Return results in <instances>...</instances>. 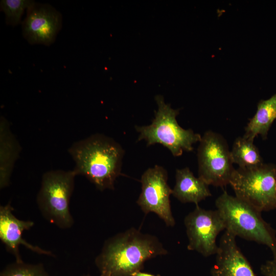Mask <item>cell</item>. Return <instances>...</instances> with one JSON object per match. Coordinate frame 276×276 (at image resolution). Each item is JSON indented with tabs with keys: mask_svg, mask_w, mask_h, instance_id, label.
Instances as JSON below:
<instances>
[{
	"mask_svg": "<svg viewBox=\"0 0 276 276\" xmlns=\"http://www.w3.org/2000/svg\"><path fill=\"white\" fill-rule=\"evenodd\" d=\"M168 252L157 237L131 228L106 240L95 264L104 276H133L146 261Z\"/></svg>",
	"mask_w": 276,
	"mask_h": 276,
	"instance_id": "cell-1",
	"label": "cell"
},
{
	"mask_svg": "<svg viewBox=\"0 0 276 276\" xmlns=\"http://www.w3.org/2000/svg\"><path fill=\"white\" fill-rule=\"evenodd\" d=\"M68 152L75 163L73 170L77 175L84 176L100 191L114 189L125 153L119 143L95 133L74 143Z\"/></svg>",
	"mask_w": 276,
	"mask_h": 276,
	"instance_id": "cell-2",
	"label": "cell"
},
{
	"mask_svg": "<svg viewBox=\"0 0 276 276\" xmlns=\"http://www.w3.org/2000/svg\"><path fill=\"white\" fill-rule=\"evenodd\" d=\"M215 205L225 230L236 237L267 246L276 258V231L263 219L260 211L225 191L217 198Z\"/></svg>",
	"mask_w": 276,
	"mask_h": 276,
	"instance_id": "cell-3",
	"label": "cell"
},
{
	"mask_svg": "<svg viewBox=\"0 0 276 276\" xmlns=\"http://www.w3.org/2000/svg\"><path fill=\"white\" fill-rule=\"evenodd\" d=\"M158 109L152 123L146 126H135L139 133L137 141L145 140L147 146L162 144L168 148L174 156H179L184 151L193 150V144L201 139L200 134L191 129H185L178 124L176 117L179 109L172 108L167 104L162 96L155 98Z\"/></svg>",
	"mask_w": 276,
	"mask_h": 276,
	"instance_id": "cell-4",
	"label": "cell"
},
{
	"mask_svg": "<svg viewBox=\"0 0 276 276\" xmlns=\"http://www.w3.org/2000/svg\"><path fill=\"white\" fill-rule=\"evenodd\" d=\"M76 174L73 170H56L45 172L36 202L43 217L61 229H68L74 220L70 210Z\"/></svg>",
	"mask_w": 276,
	"mask_h": 276,
	"instance_id": "cell-5",
	"label": "cell"
},
{
	"mask_svg": "<svg viewBox=\"0 0 276 276\" xmlns=\"http://www.w3.org/2000/svg\"><path fill=\"white\" fill-rule=\"evenodd\" d=\"M229 185L235 196L262 212L276 210V165L235 169Z\"/></svg>",
	"mask_w": 276,
	"mask_h": 276,
	"instance_id": "cell-6",
	"label": "cell"
},
{
	"mask_svg": "<svg viewBox=\"0 0 276 276\" xmlns=\"http://www.w3.org/2000/svg\"><path fill=\"white\" fill-rule=\"evenodd\" d=\"M197 159L198 177L208 186L223 187L229 185L235 169L231 151L221 135L206 131L199 142Z\"/></svg>",
	"mask_w": 276,
	"mask_h": 276,
	"instance_id": "cell-7",
	"label": "cell"
},
{
	"mask_svg": "<svg viewBox=\"0 0 276 276\" xmlns=\"http://www.w3.org/2000/svg\"><path fill=\"white\" fill-rule=\"evenodd\" d=\"M168 173L162 166L155 165L147 169L141 178V193L136 203L147 214L155 213L168 226L175 224L170 203L172 189L168 184Z\"/></svg>",
	"mask_w": 276,
	"mask_h": 276,
	"instance_id": "cell-8",
	"label": "cell"
},
{
	"mask_svg": "<svg viewBox=\"0 0 276 276\" xmlns=\"http://www.w3.org/2000/svg\"><path fill=\"white\" fill-rule=\"evenodd\" d=\"M189 243L188 249L196 251L205 257L216 255L218 245L216 238L225 230V225L219 212L206 210L196 205L195 209L185 217Z\"/></svg>",
	"mask_w": 276,
	"mask_h": 276,
	"instance_id": "cell-9",
	"label": "cell"
},
{
	"mask_svg": "<svg viewBox=\"0 0 276 276\" xmlns=\"http://www.w3.org/2000/svg\"><path fill=\"white\" fill-rule=\"evenodd\" d=\"M62 26V16L52 6L34 2L22 22V35L31 44L49 46L55 40Z\"/></svg>",
	"mask_w": 276,
	"mask_h": 276,
	"instance_id": "cell-10",
	"label": "cell"
},
{
	"mask_svg": "<svg viewBox=\"0 0 276 276\" xmlns=\"http://www.w3.org/2000/svg\"><path fill=\"white\" fill-rule=\"evenodd\" d=\"M13 211L10 202L0 206V239L6 250L13 255L16 261H22L19 249L20 245L39 255L54 256L51 251L33 245L24 239V232L30 229L34 223L18 219L13 214Z\"/></svg>",
	"mask_w": 276,
	"mask_h": 276,
	"instance_id": "cell-11",
	"label": "cell"
},
{
	"mask_svg": "<svg viewBox=\"0 0 276 276\" xmlns=\"http://www.w3.org/2000/svg\"><path fill=\"white\" fill-rule=\"evenodd\" d=\"M236 236L225 230L220 238L212 276H256L236 241Z\"/></svg>",
	"mask_w": 276,
	"mask_h": 276,
	"instance_id": "cell-12",
	"label": "cell"
},
{
	"mask_svg": "<svg viewBox=\"0 0 276 276\" xmlns=\"http://www.w3.org/2000/svg\"><path fill=\"white\" fill-rule=\"evenodd\" d=\"M21 151L20 145L4 117L0 119V188L7 187L15 163Z\"/></svg>",
	"mask_w": 276,
	"mask_h": 276,
	"instance_id": "cell-13",
	"label": "cell"
},
{
	"mask_svg": "<svg viewBox=\"0 0 276 276\" xmlns=\"http://www.w3.org/2000/svg\"><path fill=\"white\" fill-rule=\"evenodd\" d=\"M208 186L198 177H196L188 167H185L176 170L172 195L182 203L192 202L198 205L212 195Z\"/></svg>",
	"mask_w": 276,
	"mask_h": 276,
	"instance_id": "cell-14",
	"label": "cell"
},
{
	"mask_svg": "<svg viewBox=\"0 0 276 276\" xmlns=\"http://www.w3.org/2000/svg\"><path fill=\"white\" fill-rule=\"evenodd\" d=\"M276 119V94L267 100H260L257 109L245 128L244 137L254 141L260 135L263 140L267 137L268 131Z\"/></svg>",
	"mask_w": 276,
	"mask_h": 276,
	"instance_id": "cell-15",
	"label": "cell"
},
{
	"mask_svg": "<svg viewBox=\"0 0 276 276\" xmlns=\"http://www.w3.org/2000/svg\"><path fill=\"white\" fill-rule=\"evenodd\" d=\"M231 156L233 164H237L239 168L254 167L264 163L254 141L243 136L235 140Z\"/></svg>",
	"mask_w": 276,
	"mask_h": 276,
	"instance_id": "cell-16",
	"label": "cell"
},
{
	"mask_svg": "<svg viewBox=\"0 0 276 276\" xmlns=\"http://www.w3.org/2000/svg\"><path fill=\"white\" fill-rule=\"evenodd\" d=\"M0 276H50L41 263L35 264L16 261L7 265Z\"/></svg>",
	"mask_w": 276,
	"mask_h": 276,
	"instance_id": "cell-17",
	"label": "cell"
},
{
	"mask_svg": "<svg viewBox=\"0 0 276 276\" xmlns=\"http://www.w3.org/2000/svg\"><path fill=\"white\" fill-rule=\"evenodd\" d=\"M34 1L30 0H3L1 10L4 12L7 24L15 26L20 22L25 9H28Z\"/></svg>",
	"mask_w": 276,
	"mask_h": 276,
	"instance_id": "cell-18",
	"label": "cell"
},
{
	"mask_svg": "<svg viewBox=\"0 0 276 276\" xmlns=\"http://www.w3.org/2000/svg\"><path fill=\"white\" fill-rule=\"evenodd\" d=\"M260 271L263 276H276V258L261 265Z\"/></svg>",
	"mask_w": 276,
	"mask_h": 276,
	"instance_id": "cell-19",
	"label": "cell"
},
{
	"mask_svg": "<svg viewBox=\"0 0 276 276\" xmlns=\"http://www.w3.org/2000/svg\"><path fill=\"white\" fill-rule=\"evenodd\" d=\"M133 276H160L159 275H154L151 273H147L142 272V271H140L138 272H136Z\"/></svg>",
	"mask_w": 276,
	"mask_h": 276,
	"instance_id": "cell-20",
	"label": "cell"
},
{
	"mask_svg": "<svg viewBox=\"0 0 276 276\" xmlns=\"http://www.w3.org/2000/svg\"><path fill=\"white\" fill-rule=\"evenodd\" d=\"M83 276H90V275H89V274H86V275H83ZM100 276H104V275L100 274Z\"/></svg>",
	"mask_w": 276,
	"mask_h": 276,
	"instance_id": "cell-21",
	"label": "cell"
}]
</instances>
